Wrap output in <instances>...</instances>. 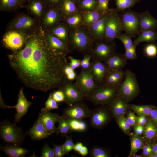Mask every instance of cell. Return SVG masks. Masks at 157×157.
Here are the masks:
<instances>
[{
  "label": "cell",
  "instance_id": "cell-5",
  "mask_svg": "<svg viewBox=\"0 0 157 157\" xmlns=\"http://www.w3.org/2000/svg\"><path fill=\"white\" fill-rule=\"evenodd\" d=\"M88 69L98 92L112 107L133 112L136 108L144 105L135 86L124 82L98 62H88Z\"/></svg>",
  "mask_w": 157,
  "mask_h": 157
},
{
  "label": "cell",
  "instance_id": "cell-15",
  "mask_svg": "<svg viewBox=\"0 0 157 157\" xmlns=\"http://www.w3.org/2000/svg\"><path fill=\"white\" fill-rule=\"evenodd\" d=\"M154 152L153 147L148 141L143 146L133 151L132 154L133 157H151Z\"/></svg>",
  "mask_w": 157,
  "mask_h": 157
},
{
  "label": "cell",
  "instance_id": "cell-7",
  "mask_svg": "<svg viewBox=\"0 0 157 157\" xmlns=\"http://www.w3.org/2000/svg\"><path fill=\"white\" fill-rule=\"evenodd\" d=\"M56 0H0V20L12 24H28L48 15Z\"/></svg>",
  "mask_w": 157,
  "mask_h": 157
},
{
  "label": "cell",
  "instance_id": "cell-10",
  "mask_svg": "<svg viewBox=\"0 0 157 157\" xmlns=\"http://www.w3.org/2000/svg\"><path fill=\"white\" fill-rule=\"evenodd\" d=\"M135 88L143 101L157 105V56L140 59Z\"/></svg>",
  "mask_w": 157,
  "mask_h": 157
},
{
  "label": "cell",
  "instance_id": "cell-11",
  "mask_svg": "<svg viewBox=\"0 0 157 157\" xmlns=\"http://www.w3.org/2000/svg\"><path fill=\"white\" fill-rule=\"evenodd\" d=\"M138 54L141 59L157 56V22L129 37L126 42Z\"/></svg>",
  "mask_w": 157,
  "mask_h": 157
},
{
  "label": "cell",
  "instance_id": "cell-14",
  "mask_svg": "<svg viewBox=\"0 0 157 157\" xmlns=\"http://www.w3.org/2000/svg\"><path fill=\"white\" fill-rule=\"evenodd\" d=\"M149 140H147L135 128L129 136L128 144L132 152L144 144Z\"/></svg>",
  "mask_w": 157,
  "mask_h": 157
},
{
  "label": "cell",
  "instance_id": "cell-13",
  "mask_svg": "<svg viewBox=\"0 0 157 157\" xmlns=\"http://www.w3.org/2000/svg\"><path fill=\"white\" fill-rule=\"evenodd\" d=\"M137 117L140 121V125L136 128L147 140H149L157 135V119L148 117L144 112H139Z\"/></svg>",
  "mask_w": 157,
  "mask_h": 157
},
{
  "label": "cell",
  "instance_id": "cell-9",
  "mask_svg": "<svg viewBox=\"0 0 157 157\" xmlns=\"http://www.w3.org/2000/svg\"><path fill=\"white\" fill-rule=\"evenodd\" d=\"M120 15L127 39L157 22L152 4L148 0H127Z\"/></svg>",
  "mask_w": 157,
  "mask_h": 157
},
{
  "label": "cell",
  "instance_id": "cell-6",
  "mask_svg": "<svg viewBox=\"0 0 157 157\" xmlns=\"http://www.w3.org/2000/svg\"><path fill=\"white\" fill-rule=\"evenodd\" d=\"M48 16L57 28L76 41L80 45L95 17L84 0H56Z\"/></svg>",
  "mask_w": 157,
  "mask_h": 157
},
{
  "label": "cell",
  "instance_id": "cell-2",
  "mask_svg": "<svg viewBox=\"0 0 157 157\" xmlns=\"http://www.w3.org/2000/svg\"><path fill=\"white\" fill-rule=\"evenodd\" d=\"M75 40L47 25L35 28L13 50V60L29 59L55 68L71 59L79 50Z\"/></svg>",
  "mask_w": 157,
  "mask_h": 157
},
{
  "label": "cell",
  "instance_id": "cell-1",
  "mask_svg": "<svg viewBox=\"0 0 157 157\" xmlns=\"http://www.w3.org/2000/svg\"><path fill=\"white\" fill-rule=\"evenodd\" d=\"M132 114L102 98L80 49L52 69L45 95L16 110L21 133L37 157H133Z\"/></svg>",
  "mask_w": 157,
  "mask_h": 157
},
{
  "label": "cell",
  "instance_id": "cell-18",
  "mask_svg": "<svg viewBox=\"0 0 157 157\" xmlns=\"http://www.w3.org/2000/svg\"><path fill=\"white\" fill-rule=\"evenodd\" d=\"M148 1H149L150 2H151L152 4H154V2H157V0H148Z\"/></svg>",
  "mask_w": 157,
  "mask_h": 157
},
{
  "label": "cell",
  "instance_id": "cell-16",
  "mask_svg": "<svg viewBox=\"0 0 157 157\" xmlns=\"http://www.w3.org/2000/svg\"><path fill=\"white\" fill-rule=\"evenodd\" d=\"M152 6H153L154 14H155V17H156L157 20V1L154 2V4H152Z\"/></svg>",
  "mask_w": 157,
  "mask_h": 157
},
{
  "label": "cell",
  "instance_id": "cell-3",
  "mask_svg": "<svg viewBox=\"0 0 157 157\" xmlns=\"http://www.w3.org/2000/svg\"><path fill=\"white\" fill-rule=\"evenodd\" d=\"M52 69L29 59L13 60L3 77L8 94L25 102L39 99L50 86Z\"/></svg>",
  "mask_w": 157,
  "mask_h": 157
},
{
  "label": "cell",
  "instance_id": "cell-12",
  "mask_svg": "<svg viewBox=\"0 0 157 157\" xmlns=\"http://www.w3.org/2000/svg\"><path fill=\"white\" fill-rule=\"evenodd\" d=\"M94 17L120 15L127 0H84Z\"/></svg>",
  "mask_w": 157,
  "mask_h": 157
},
{
  "label": "cell",
  "instance_id": "cell-8",
  "mask_svg": "<svg viewBox=\"0 0 157 157\" xmlns=\"http://www.w3.org/2000/svg\"><path fill=\"white\" fill-rule=\"evenodd\" d=\"M96 62L124 82L135 87L140 57L128 43L120 45Z\"/></svg>",
  "mask_w": 157,
  "mask_h": 157
},
{
  "label": "cell",
  "instance_id": "cell-17",
  "mask_svg": "<svg viewBox=\"0 0 157 157\" xmlns=\"http://www.w3.org/2000/svg\"><path fill=\"white\" fill-rule=\"evenodd\" d=\"M151 157H157V150L154 151V153H153V154L152 155Z\"/></svg>",
  "mask_w": 157,
  "mask_h": 157
},
{
  "label": "cell",
  "instance_id": "cell-4",
  "mask_svg": "<svg viewBox=\"0 0 157 157\" xmlns=\"http://www.w3.org/2000/svg\"><path fill=\"white\" fill-rule=\"evenodd\" d=\"M126 40L127 34L120 15L95 17L80 49L88 62L98 61Z\"/></svg>",
  "mask_w": 157,
  "mask_h": 157
}]
</instances>
